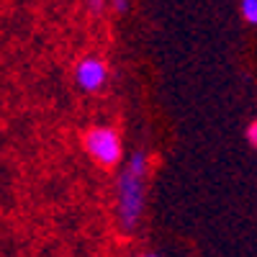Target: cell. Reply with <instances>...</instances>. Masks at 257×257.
<instances>
[{
    "instance_id": "cell-8",
    "label": "cell",
    "mask_w": 257,
    "mask_h": 257,
    "mask_svg": "<svg viewBox=\"0 0 257 257\" xmlns=\"http://www.w3.org/2000/svg\"><path fill=\"white\" fill-rule=\"evenodd\" d=\"M144 257H160V254H144Z\"/></svg>"
},
{
    "instance_id": "cell-3",
    "label": "cell",
    "mask_w": 257,
    "mask_h": 257,
    "mask_svg": "<svg viewBox=\"0 0 257 257\" xmlns=\"http://www.w3.org/2000/svg\"><path fill=\"white\" fill-rule=\"evenodd\" d=\"M105 77H108V67H105L103 59H95V57H88L77 64L75 70V82L85 93H95L105 85Z\"/></svg>"
},
{
    "instance_id": "cell-2",
    "label": "cell",
    "mask_w": 257,
    "mask_h": 257,
    "mask_svg": "<svg viewBox=\"0 0 257 257\" xmlns=\"http://www.w3.org/2000/svg\"><path fill=\"white\" fill-rule=\"evenodd\" d=\"M85 149L95 165H103V167H113L121 162L123 157V147H121V139L113 128L108 126H95L85 134Z\"/></svg>"
},
{
    "instance_id": "cell-1",
    "label": "cell",
    "mask_w": 257,
    "mask_h": 257,
    "mask_svg": "<svg viewBox=\"0 0 257 257\" xmlns=\"http://www.w3.org/2000/svg\"><path fill=\"white\" fill-rule=\"evenodd\" d=\"M147 203V155L142 149L126 160L116 180V216L123 231H134Z\"/></svg>"
},
{
    "instance_id": "cell-4",
    "label": "cell",
    "mask_w": 257,
    "mask_h": 257,
    "mask_svg": "<svg viewBox=\"0 0 257 257\" xmlns=\"http://www.w3.org/2000/svg\"><path fill=\"white\" fill-rule=\"evenodd\" d=\"M239 8H242V16H244L247 24H254L257 26V0H242Z\"/></svg>"
},
{
    "instance_id": "cell-5",
    "label": "cell",
    "mask_w": 257,
    "mask_h": 257,
    "mask_svg": "<svg viewBox=\"0 0 257 257\" xmlns=\"http://www.w3.org/2000/svg\"><path fill=\"white\" fill-rule=\"evenodd\" d=\"M247 137H249V142L257 147V121H252V123H249V128H247Z\"/></svg>"
},
{
    "instance_id": "cell-7",
    "label": "cell",
    "mask_w": 257,
    "mask_h": 257,
    "mask_svg": "<svg viewBox=\"0 0 257 257\" xmlns=\"http://www.w3.org/2000/svg\"><path fill=\"white\" fill-rule=\"evenodd\" d=\"M113 8H116L118 13H123V11L128 8V0H113Z\"/></svg>"
},
{
    "instance_id": "cell-6",
    "label": "cell",
    "mask_w": 257,
    "mask_h": 257,
    "mask_svg": "<svg viewBox=\"0 0 257 257\" xmlns=\"http://www.w3.org/2000/svg\"><path fill=\"white\" fill-rule=\"evenodd\" d=\"M88 3H90V11L93 13H100L103 11V0H88Z\"/></svg>"
}]
</instances>
